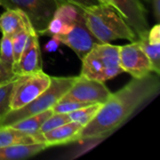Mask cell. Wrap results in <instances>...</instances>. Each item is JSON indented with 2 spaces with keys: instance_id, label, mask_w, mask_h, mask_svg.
Returning <instances> with one entry per match:
<instances>
[{
  "instance_id": "6da1fadb",
  "label": "cell",
  "mask_w": 160,
  "mask_h": 160,
  "mask_svg": "<svg viewBox=\"0 0 160 160\" xmlns=\"http://www.w3.org/2000/svg\"><path fill=\"white\" fill-rule=\"evenodd\" d=\"M159 88V75L155 72L142 78H133L123 88L112 93L94 119L82 129L79 140L98 136L109 137L142 104L157 95Z\"/></svg>"
},
{
  "instance_id": "7a4b0ae2",
  "label": "cell",
  "mask_w": 160,
  "mask_h": 160,
  "mask_svg": "<svg viewBox=\"0 0 160 160\" xmlns=\"http://www.w3.org/2000/svg\"><path fill=\"white\" fill-rule=\"evenodd\" d=\"M82 15L87 28L101 42L110 43L116 39L138 40L134 30L113 8L97 4L82 8Z\"/></svg>"
},
{
  "instance_id": "3957f363",
  "label": "cell",
  "mask_w": 160,
  "mask_h": 160,
  "mask_svg": "<svg viewBox=\"0 0 160 160\" xmlns=\"http://www.w3.org/2000/svg\"><path fill=\"white\" fill-rule=\"evenodd\" d=\"M77 76L51 77L49 87L27 105L16 111H10L0 118V128L13 125L28 116L52 109L68 92Z\"/></svg>"
},
{
  "instance_id": "277c9868",
  "label": "cell",
  "mask_w": 160,
  "mask_h": 160,
  "mask_svg": "<svg viewBox=\"0 0 160 160\" xmlns=\"http://www.w3.org/2000/svg\"><path fill=\"white\" fill-rule=\"evenodd\" d=\"M81 76L105 82L123 72L119 61V46L97 44L82 60Z\"/></svg>"
},
{
  "instance_id": "5b68a950",
  "label": "cell",
  "mask_w": 160,
  "mask_h": 160,
  "mask_svg": "<svg viewBox=\"0 0 160 160\" xmlns=\"http://www.w3.org/2000/svg\"><path fill=\"white\" fill-rule=\"evenodd\" d=\"M50 83L51 76L42 69L29 74L17 75L12 89L10 111H16L30 103L43 93Z\"/></svg>"
},
{
  "instance_id": "8992f818",
  "label": "cell",
  "mask_w": 160,
  "mask_h": 160,
  "mask_svg": "<svg viewBox=\"0 0 160 160\" xmlns=\"http://www.w3.org/2000/svg\"><path fill=\"white\" fill-rule=\"evenodd\" d=\"M0 7L22 11L39 36L52 18L58 4L55 0H0Z\"/></svg>"
},
{
  "instance_id": "52a82bcc",
  "label": "cell",
  "mask_w": 160,
  "mask_h": 160,
  "mask_svg": "<svg viewBox=\"0 0 160 160\" xmlns=\"http://www.w3.org/2000/svg\"><path fill=\"white\" fill-rule=\"evenodd\" d=\"M112 95L104 82L87 79L83 76H77L75 82L62 98L86 102L90 104H103Z\"/></svg>"
},
{
  "instance_id": "ba28073f",
  "label": "cell",
  "mask_w": 160,
  "mask_h": 160,
  "mask_svg": "<svg viewBox=\"0 0 160 160\" xmlns=\"http://www.w3.org/2000/svg\"><path fill=\"white\" fill-rule=\"evenodd\" d=\"M119 61L123 72L128 73L132 78H142L153 72L151 62L138 40L119 46Z\"/></svg>"
},
{
  "instance_id": "9c48e42d",
  "label": "cell",
  "mask_w": 160,
  "mask_h": 160,
  "mask_svg": "<svg viewBox=\"0 0 160 160\" xmlns=\"http://www.w3.org/2000/svg\"><path fill=\"white\" fill-rule=\"evenodd\" d=\"M55 40L70 48L78 57L82 58L97 45L101 42L87 28L83 15L76 22L74 26L66 34L52 37Z\"/></svg>"
},
{
  "instance_id": "30bf717a",
  "label": "cell",
  "mask_w": 160,
  "mask_h": 160,
  "mask_svg": "<svg viewBox=\"0 0 160 160\" xmlns=\"http://www.w3.org/2000/svg\"><path fill=\"white\" fill-rule=\"evenodd\" d=\"M116 10L134 30L138 38L149 31L147 11L141 0H113Z\"/></svg>"
},
{
  "instance_id": "8fae6325",
  "label": "cell",
  "mask_w": 160,
  "mask_h": 160,
  "mask_svg": "<svg viewBox=\"0 0 160 160\" xmlns=\"http://www.w3.org/2000/svg\"><path fill=\"white\" fill-rule=\"evenodd\" d=\"M82 15V8L72 4H60L53 13L47 27L39 34L54 37L68 33Z\"/></svg>"
},
{
  "instance_id": "7c38bea8",
  "label": "cell",
  "mask_w": 160,
  "mask_h": 160,
  "mask_svg": "<svg viewBox=\"0 0 160 160\" xmlns=\"http://www.w3.org/2000/svg\"><path fill=\"white\" fill-rule=\"evenodd\" d=\"M38 37V34L35 30L30 33L22 55L14 65L13 71L16 75L29 74L42 69Z\"/></svg>"
},
{
  "instance_id": "4fadbf2b",
  "label": "cell",
  "mask_w": 160,
  "mask_h": 160,
  "mask_svg": "<svg viewBox=\"0 0 160 160\" xmlns=\"http://www.w3.org/2000/svg\"><path fill=\"white\" fill-rule=\"evenodd\" d=\"M83 127L76 122H69L42 134L44 144L48 147L71 143L79 141Z\"/></svg>"
},
{
  "instance_id": "5bb4252c",
  "label": "cell",
  "mask_w": 160,
  "mask_h": 160,
  "mask_svg": "<svg viewBox=\"0 0 160 160\" xmlns=\"http://www.w3.org/2000/svg\"><path fill=\"white\" fill-rule=\"evenodd\" d=\"M23 29H33L28 17L18 9H6L0 15V30L3 36L12 37Z\"/></svg>"
},
{
  "instance_id": "9a60e30c",
  "label": "cell",
  "mask_w": 160,
  "mask_h": 160,
  "mask_svg": "<svg viewBox=\"0 0 160 160\" xmlns=\"http://www.w3.org/2000/svg\"><path fill=\"white\" fill-rule=\"evenodd\" d=\"M32 143H44L42 134H28L9 126L0 128V147Z\"/></svg>"
},
{
  "instance_id": "2e32d148",
  "label": "cell",
  "mask_w": 160,
  "mask_h": 160,
  "mask_svg": "<svg viewBox=\"0 0 160 160\" xmlns=\"http://www.w3.org/2000/svg\"><path fill=\"white\" fill-rule=\"evenodd\" d=\"M47 149L44 143L21 144L0 147V160H22L30 158Z\"/></svg>"
},
{
  "instance_id": "e0dca14e",
  "label": "cell",
  "mask_w": 160,
  "mask_h": 160,
  "mask_svg": "<svg viewBox=\"0 0 160 160\" xmlns=\"http://www.w3.org/2000/svg\"><path fill=\"white\" fill-rule=\"evenodd\" d=\"M53 113L52 109H49L45 112H42L40 113L35 114V115H31L28 116L13 125H10L9 127L28 133V134H32V135H37L38 134V130L40 128V127L42 126V124Z\"/></svg>"
},
{
  "instance_id": "ac0fdd59",
  "label": "cell",
  "mask_w": 160,
  "mask_h": 160,
  "mask_svg": "<svg viewBox=\"0 0 160 160\" xmlns=\"http://www.w3.org/2000/svg\"><path fill=\"white\" fill-rule=\"evenodd\" d=\"M138 41L149 58L153 72L160 74V41H151L147 38V34L140 38H138Z\"/></svg>"
},
{
  "instance_id": "d6986e66",
  "label": "cell",
  "mask_w": 160,
  "mask_h": 160,
  "mask_svg": "<svg viewBox=\"0 0 160 160\" xmlns=\"http://www.w3.org/2000/svg\"><path fill=\"white\" fill-rule=\"evenodd\" d=\"M101 105L102 104L100 103H94V104L80 108L78 110H75L68 114L71 122H76L84 128L88 123H90L94 119V117L97 115L98 112L99 111Z\"/></svg>"
},
{
  "instance_id": "ffe728a7",
  "label": "cell",
  "mask_w": 160,
  "mask_h": 160,
  "mask_svg": "<svg viewBox=\"0 0 160 160\" xmlns=\"http://www.w3.org/2000/svg\"><path fill=\"white\" fill-rule=\"evenodd\" d=\"M0 62L7 69L13 71L15 61L11 37L2 35V38L0 39Z\"/></svg>"
},
{
  "instance_id": "44dd1931",
  "label": "cell",
  "mask_w": 160,
  "mask_h": 160,
  "mask_svg": "<svg viewBox=\"0 0 160 160\" xmlns=\"http://www.w3.org/2000/svg\"><path fill=\"white\" fill-rule=\"evenodd\" d=\"M34 29H23L18 33H16L15 35H13L11 37V40H12V49H13V54H14V61L15 63L18 62V60L20 59L27 39L29 38L30 33L33 31Z\"/></svg>"
},
{
  "instance_id": "7402d4cb",
  "label": "cell",
  "mask_w": 160,
  "mask_h": 160,
  "mask_svg": "<svg viewBox=\"0 0 160 160\" xmlns=\"http://www.w3.org/2000/svg\"><path fill=\"white\" fill-rule=\"evenodd\" d=\"M15 78L0 85V118L10 111V101Z\"/></svg>"
},
{
  "instance_id": "603a6c76",
  "label": "cell",
  "mask_w": 160,
  "mask_h": 160,
  "mask_svg": "<svg viewBox=\"0 0 160 160\" xmlns=\"http://www.w3.org/2000/svg\"><path fill=\"white\" fill-rule=\"evenodd\" d=\"M106 138H108V137L98 136V137H93V138H86V139L79 140V141L82 142V144H81L79 147L75 148L72 152H69L70 154H68V156L67 158L68 159H75V158L81 157L82 155L85 154L87 151L96 147L98 144H99L101 142H103Z\"/></svg>"
},
{
  "instance_id": "cb8c5ba5",
  "label": "cell",
  "mask_w": 160,
  "mask_h": 160,
  "mask_svg": "<svg viewBox=\"0 0 160 160\" xmlns=\"http://www.w3.org/2000/svg\"><path fill=\"white\" fill-rule=\"evenodd\" d=\"M71 122L68 113H52L40 127L38 132L43 134L47 131L54 129L60 126Z\"/></svg>"
},
{
  "instance_id": "d4e9b609",
  "label": "cell",
  "mask_w": 160,
  "mask_h": 160,
  "mask_svg": "<svg viewBox=\"0 0 160 160\" xmlns=\"http://www.w3.org/2000/svg\"><path fill=\"white\" fill-rule=\"evenodd\" d=\"M91 105L90 103L86 102H79L74 100H69L66 98H62L52 108L53 113H69L75 110H78L80 108L85 107Z\"/></svg>"
},
{
  "instance_id": "484cf974",
  "label": "cell",
  "mask_w": 160,
  "mask_h": 160,
  "mask_svg": "<svg viewBox=\"0 0 160 160\" xmlns=\"http://www.w3.org/2000/svg\"><path fill=\"white\" fill-rule=\"evenodd\" d=\"M58 5L60 4H72L81 8H85L94 5L98 4V0H55Z\"/></svg>"
},
{
  "instance_id": "4316f807",
  "label": "cell",
  "mask_w": 160,
  "mask_h": 160,
  "mask_svg": "<svg viewBox=\"0 0 160 160\" xmlns=\"http://www.w3.org/2000/svg\"><path fill=\"white\" fill-rule=\"evenodd\" d=\"M16 76L17 75L13 71L7 69L0 62V85L9 82L10 80L14 79Z\"/></svg>"
},
{
  "instance_id": "83f0119b",
  "label": "cell",
  "mask_w": 160,
  "mask_h": 160,
  "mask_svg": "<svg viewBox=\"0 0 160 160\" xmlns=\"http://www.w3.org/2000/svg\"><path fill=\"white\" fill-rule=\"evenodd\" d=\"M150 2L152 3L153 7V14L158 23L160 20V0H151Z\"/></svg>"
},
{
  "instance_id": "f1b7e54d",
  "label": "cell",
  "mask_w": 160,
  "mask_h": 160,
  "mask_svg": "<svg viewBox=\"0 0 160 160\" xmlns=\"http://www.w3.org/2000/svg\"><path fill=\"white\" fill-rule=\"evenodd\" d=\"M99 4H103V5H107V6H110L112 8H113L114 9H116L115 8V5H114V2L113 0H98Z\"/></svg>"
},
{
  "instance_id": "f546056e",
  "label": "cell",
  "mask_w": 160,
  "mask_h": 160,
  "mask_svg": "<svg viewBox=\"0 0 160 160\" xmlns=\"http://www.w3.org/2000/svg\"><path fill=\"white\" fill-rule=\"evenodd\" d=\"M145 1H147V2H150L151 0H145Z\"/></svg>"
}]
</instances>
